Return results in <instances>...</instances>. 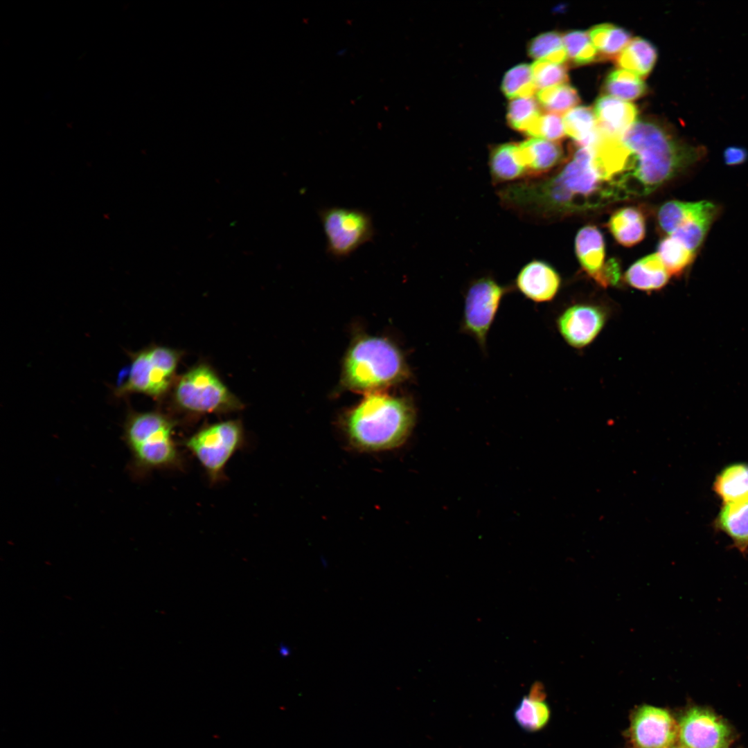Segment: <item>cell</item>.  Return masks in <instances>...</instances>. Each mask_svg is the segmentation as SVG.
Returning <instances> with one entry per match:
<instances>
[{
  "mask_svg": "<svg viewBox=\"0 0 748 748\" xmlns=\"http://www.w3.org/2000/svg\"><path fill=\"white\" fill-rule=\"evenodd\" d=\"M620 139L628 151L621 183L626 198L650 194L706 154L704 146L684 143L650 122L636 121Z\"/></svg>",
  "mask_w": 748,
  "mask_h": 748,
  "instance_id": "obj_1",
  "label": "cell"
},
{
  "mask_svg": "<svg viewBox=\"0 0 748 748\" xmlns=\"http://www.w3.org/2000/svg\"><path fill=\"white\" fill-rule=\"evenodd\" d=\"M415 420V408L409 400L373 392L348 411L344 427L355 448L377 452L402 445Z\"/></svg>",
  "mask_w": 748,
  "mask_h": 748,
  "instance_id": "obj_2",
  "label": "cell"
},
{
  "mask_svg": "<svg viewBox=\"0 0 748 748\" xmlns=\"http://www.w3.org/2000/svg\"><path fill=\"white\" fill-rule=\"evenodd\" d=\"M175 427V420L159 411L128 412L123 437L131 454L130 467L134 475L182 467L183 458L174 437Z\"/></svg>",
  "mask_w": 748,
  "mask_h": 748,
  "instance_id": "obj_3",
  "label": "cell"
},
{
  "mask_svg": "<svg viewBox=\"0 0 748 748\" xmlns=\"http://www.w3.org/2000/svg\"><path fill=\"white\" fill-rule=\"evenodd\" d=\"M409 375L402 354L394 344L380 337L358 339L349 349L344 363V384L359 391L375 392Z\"/></svg>",
  "mask_w": 748,
  "mask_h": 748,
  "instance_id": "obj_4",
  "label": "cell"
},
{
  "mask_svg": "<svg viewBox=\"0 0 748 748\" xmlns=\"http://www.w3.org/2000/svg\"><path fill=\"white\" fill-rule=\"evenodd\" d=\"M558 172L551 175L573 213L599 208L622 198L600 171L594 151L576 144Z\"/></svg>",
  "mask_w": 748,
  "mask_h": 748,
  "instance_id": "obj_5",
  "label": "cell"
},
{
  "mask_svg": "<svg viewBox=\"0 0 748 748\" xmlns=\"http://www.w3.org/2000/svg\"><path fill=\"white\" fill-rule=\"evenodd\" d=\"M172 399L179 411L195 416L238 411L243 404L208 365H196L177 378Z\"/></svg>",
  "mask_w": 748,
  "mask_h": 748,
  "instance_id": "obj_6",
  "label": "cell"
},
{
  "mask_svg": "<svg viewBox=\"0 0 748 748\" xmlns=\"http://www.w3.org/2000/svg\"><path fill=\"white\" fill-rule=\"evenodd\" d=\"M180 357L178 350L161 346H149L132 353L126 380L116 389V394L142 393L160 398L175 382Z\"/></svg>",
  "mask_w": 748,
  "mask_h": 748,
  "instance_id": "obj_7",
  "label": "cell"
},
{
  "mask_svg": "<svg viewBox=\"0 0 748 748\" xmlns=\"http://www.w3.org/2000/svg\"><path fill=\"white\" fill-rule=\"evenodd\" d=\"M244 431L238 420H226L201 427L184 440L183 445L202 466L210 482L224 477V468L244 445Z\"/></svg>",
  "mask_w": 748,
  "mask_h": 748,
  "instance_id": "obj_8",
  "label": "cell"
},
{
  "mask_svg": "<svg viewBox=\"0 0 748 748\" xmlns=\"http://www.w3.org/2000/svg\"><path fill=\"white\" fill-rule=\"evenodd\" d=\"M319 217L326 240V252L335 259L349 257L371 241L375 229L371 215L356 208L326 207Z\"/></svg>",
  "mask_w": 748,
  "mask_h": 748,
  "instance_id": "obj_9",
  "label": "cell"
},
{
  "mask_svg": "<svg viewBox=\"0 0 748 748\" xmlns=\"http://www.w3.org/2000/svg\"><path fill=\"white\" fill-rule=\"evenodd\" d=\"M511 288L492 277L483 276L474 279L466 289L460 329L474 339L483 351L501 301Z\"/></svg>",
  "mask_w": 748,
  "mask_h": 748,
  "instance_id": "obj_10",
  "label": "cell"
},
{
  "mask_svg": "<svg viewBox=\"0 0 748 748\" xmlns=\"http://www.w3.org/2000/svg\"><path fill=\"white\" fill-rule=\"evenodd\" d=\"M678 741L683 748H727L731 741L730 726L713 711L688 709L678 723Z\"/></svg>",
  "mask_w": 748,
  "mask_h": 748,
  "instance_id": "obj_11",
  "label": "cell"
},
{
  "mask_svg": "<svg viewBox=\"0 0 748 748\" xmlns=\"http://www.w3.org/2000/svg\"><path fill=\"white\" fill-rule=\"evenodd\" d=\"M630 732L636 748H670L678 740L679 726L666 710L643 705L633 714Z\"/></svg>",
  "mask_w": 748,
  "mask_h": 748,
  "instance_id": "obj_12",
  "label": "cell"
},
{
  "mask_svg": "<svg viewBox=\"0 0 748 748\" xmlns=\"http://www.w3.org/2000/svg\"><path fill=\"white\" fill-rule=\"evenodd\" d=\"M606 313L591 304H576L566 309L557 319L559 332L570 346L582 348L591 344L600 332Z\"/></svg>",
  "mask_w": 748,
  "mask_h": 748,
  "instance_id": "obj_13",
  "label": "cell"
},
{
  "mask_svg": "<svg viewBox=\"0 0 748 748\" xmlns=\"http://www.w3.org/2000/svg\"><path fill=\"white\" fill-rule=\"evenodd\" d=\"M560 285L558 272L548 263L532 260L519 271L515 287L527 299L535 303L551 301L557 294Z\"/></svg>",
  "mask_w": 748,
  "mask_h": 748,
  "instance_id": "obj_14",
  "label": "cell"
},
{
  "mask_svg": "<svg viewBox=\"0 0 748 748\" xmlns=\"http://www.w3.org/2000/svg\"><path fill=\"white\" fill-rule=\"evenodd\" d=\"M594 114L603 134L621 137L636 122L638 111L632 103L610 96H601L595 102Z\"/></svg>",
  "mask_w": 748,
  "mask_h": 748,
  "instance_id": "obj_15",
  "label": "cell"
},
{
  "mask_svg": "<svg viewBox=\"0 0 748 748\" xmlns=\"http://www.w3.org/2000/svg\"><path fill=\"white\" fill-rule=\"evenodd\" d=\"M518 152L530 179L541 177L563 161L558 142L531 138L518 144Z\"/></svg>",
  "mask_w": 748,
  "mask_h": 748,
  "instance_id": "obj_16",
  "label": "cell"
},
{
  "mask_svg": "<svg viewBox=\"0 0 748 748\" xmlns=\"http://www.w3.org/2000/svg\"><path fill=\"white\" fill-rule=\"evenodd\" d=\"M575 249L582 269L600 285L607 287L605 243L601 232L594 226H584L577 233Z\"/></svg>",
  "mask_w": 748,
  "mask_h": 748,
  "instance_id": "obj_17",
  "label": "cell"
},
{
  "mask_svg": "<svg viewBox=\"0 0 748 748\" xmlns=\"http://www.w3.org/2000/svg\"><path fill=\"white\" fill-rule=\"evenodd\" d=\"M713 526L731 540L733 548L748 553V501L722 504Z\"/></svg>",
  "mask_w": 748,
  "mask_h": 748,
  "instance_id": "obj_18",
  "label": "cell"
},
{
  "mask_svg": "<svg viewBox=\"0 0 748 748\" xmlns=\"http://www.w3.org/2000/svg\"><path fill=\"white\" fill-rule=\"evenodd\" d=\"M488 166L492 181L496 184L513 183L526 176L516 143H504L493 147L490 152Z\"/></svg>",
  "mask_w": 748,
  "mask_h": 748,
  "instance_id": "obj_19",
  "label": "cell"
},
{
  "mask_svg": "<svg viewBox=\"0 0 748 748\" xmlns=\"http://www.w3.org/2000/svg\"><path fill=\"white\" fill-rule=\"evenodd\" d=\"M670 275L657 253L646 256L632 264L625 274L626 282L643 291L658 290L668 282Z\"/></svg>",
  "mask_w": 748,
  "mask_h": 748,
  "instance_id": "obj_20",
  "label": "cell"
},
{
  "mask_svg": "<svg viewBox=\"0 0 748 748\" xmlns=\"http://www.w3.org/2000/svg\"><path fill=\"white\" fill-rule=\"evenodd\" d=\"M713 489L723 504L748 501V463L725 466L716 475Z\"/></svg>",
  "mask_w": 748,
  "mask_h": 748,
  "instance_id": "obj_21",
  "label": "cell"
},
{
  "mask_svg": "<svg viewBox=\"0 0 748 748\" xmlns=\"http://www.w3.org/2000/svg\"><path fill=\"white\" fill-rule=\"evenodd\" d=\"M607 226L615 240L625 247L638 244L645 234V216L642 211L634 206L616 211L611 215Z\"/></svg>",
  "mask_w": 748,
  "mask_h": 748,
  "instance_id": "obj_22",
  "label": "cell"
},
{
  "mask_svg": "<svg viewBox=\"0 0 748 748\" xmlns=\"http://www.w3.org/2000/svg\"><path fill=\"white\" fill-rule=\"evenodd\" d=\"M717 204L706 201L703 209L689 221L679 226L671 235L688 250L697 253L702 245L712 224L720 214Z\"/></svg>",
  "mask_w": 748,
  "mask_h": 748,
  "instance_id": "obj_23",
  "label": "cell"
},
{
  "mask_svg": "<svg viewBox=\"0 0 748 748\" xmlns=\"http://www.w3.org/2000/svg\"><path fill=\"white\" fill-rule=\"evenodd\" d=\"M566 134L582 147H593L601 136L594 110L585 106L575 107L562 118Z\"/></svg>",
  "mask_w": 748,
  "mask_h": 748,
  "instance_id": "obj_24",
  "label": "cell"
},
{
  "mask_svg": "<svg viewBox=\"0 0 748 748\" xmlns=\"http://www.w3.org/2000/svg\"><path fill=\"white\" fill-rule=\"evenodd\" d=\"M657 57V49L650 42L636 37L631 39L615 61L618 66L645 78L652 71Z\"/></svg>",
  "mask_w": 748,
  "mask_h": 748,
  "instance_id": "obj_25",
  "label": "cell"
},
{
  "mask_svg": "<svg viewBox=\"0 0 748 748\" xmlns=\"http://www.w3.org/2000/svg\"><path fill=\"white\" fill-rule=\"evenodd\" d=\"M540 688L537 685L533 686L529 695L522 697L513 712L517 724L527 732L539 731L547 724L550 717L549 706L544 702Z\"/></svg>",
  "mask_w": 748,
  "mask_h": 748,
  "instance_id": "obj_26",
  "label": "cell"
},
{
  "mask_svg": "<svg viewBox=\"0 0 748 748\" xmlns=\"http://www.w3.org/2000/svg\"><path fill=\"white\" fill-rule=\"evenodd\" d=\"M588 33L600 60H616L631 41L629 32L609 24L595 26Z\"/></svg>",
  "mask_w": 748,
  "mask_h": 748,
  "instance_id": "obj_27",
  "label": "cell"
},
{
  "mask_svg": "<svg viewBox=\"0 0 748 748\" xmlns=\"http://www.w3.org/2000/svg\"><path fill=\"white\" fill-rule=\"evenodd\" d=\"M706 200L683 202L670 200L659 209L657 222L661 230L671 235L679 226L698 214L704 207Z\"/></svg>",
  "mask_w": 748,
  "mask_h": 748,
  "instance_id": "obj_28",
  "label": "cell"
},
{
  "mask_svg": "<svg viewBox=\"0 0 748 748\" xmlns=\"http://www.w3.org/2000/svg\"><path fill=\"white\" fill-rule=\"evenodd\" d=\"M605 91L621 100H632L641 97L646 85L637 75L625 69L612 71L604 83Z\"/></svg>",
  "mask_w": 748,
  "mask_h": 748,
  "instance_id": "obj_29",
  "label": "cell"
},
{
  "mask_svg": "<svg viewBox=\"0 0 748 748\" xmlns=\"http://www.w3.org/2000/svg\"><path fill=\"white\" fill-rule=\"evenodd\" d=\"M657 254L670 276H680L691 265L696 254L672 236L662 239Z\"/></svg>",
  "mask_w": 748,
  "mask_h": 748,
  "instance_id": "obj_30",
  "label": "cell"
},
{
  "mask_svg": "<svg viewBox=\"0 0 748 748\" xmlns=\"http://www.w3.org/2000/svg\"><path fill=\"white\" fill-rule=\"evenodd\" d=\"M538 103L548 112L565 114L580 101L575 88L567 84L539 90L536 92Z\"/></svg>",
  "mask_w": 748,
  "mask_h": 748,
  "instance_id": "obj_31",
  "label": "cell"
},
{
  "mask_svg": "<svg viewBox=\"0 0 748 748\" xmlns=\"http://www.w3.org/2000/svg\"><path fill=\"white\" fill-rule=\"evenodd\" d=\"M528 51L536 60L563 64L568 60L562 37L555 32L542 33L533 38Z\"/></svg>",
  "mask_w": 748,
  "mask_h": 748,
  "instance_id": "obj_32",
  "label": "cell"
},
{
  "mask_svg": "<svg viewBox=\"0 0 748 748\" xmlns=\"http://www.w3.org/2000/svg\"><path fill=\"white\" fill-rule=\"evenodd\" d=\"M501 89L510 99L533 96L537 89L531 66L520 64L510 69L504 75Z\"/></svg>",
  "mask_w": 748,
  "mask_h": 748,
  "instance_id": "obj_33",
  "label": "cell"
},
{
  "mask_svg": "<svg viewBox=\"0 0 748 748\" xmlns=\"http://www.w3.org/2000/svg\"><path fill=\"white\" fill-rule=\"evenodd\" d=\"M562 40L567 58L573 64L584 65L600 60L588 33L570 31L562 36Z\"/></svg>",
  "mask_w": 748,
  "mask_h": 748,
  "instance_id": "obj_34",
  "label": "cell"
},
{
  "mask_svg": "<svg viewBox=\"0 0 748 748\" xmlns=\"http://www.w3.org/2000/svg\"><path fill=\"white\" fill-rule=\"evenodd\" d=\"M540 114L539 103L533 96L518 98L510 102L507 120L511 127L526 133Z\"/></svg>",
  "mask_w": 748,
  "mask_h": 748,
  "instance_id": "obj_35",
  "label": "cell"
},
{
  "mask_svg": "<svg viewBox=\"0 0 748 748\" xmlns=\"http://www.w3.org/2000/svg\"><path fill=\"white\" fill-rule=\"evenodd\" d=\"M531 67L537 90L563 84L569 80L567 67L562 64L536 60Z\"/></svg>",
  "mask_w": 748,
  "mask_h": 748,
  "instance_id": "obj_36",
  "label": "cell"
},
{
  "mask_svg": "<svg viewBox=\"0 0 748 748\" xmlns=\"http://www.w3.org/2000/svg\"><path fill=\"white\" fill-rule=\"evenodd\" d=\"M526 134L533 138L558 142L566 135L563 119L557 114L541 113Z\"/></svg>",
  "mask_w": 748,
  "mask_h": 748,
  "instance_id": "obj_37",
  "label": "cell"
},
{
  "mask_svg": "<svg viewBox=\"0 0 748 748\" xmlns=\"http://www.w3.org/2000/svg\"><path fill=\"white\" fill-rule=\"evenodd\" d=\"M723 161L728 166H736L744 163L748 159V151L738 145H731L724 149Z\"/></svg>",
  "mask_w": 748,
  "mask_h": 748,
  "instance_id": "obj_38",
  "label": "cell"
},
{
  "mask_svg": "<svg viewBox=\"0 0 748 748\" xmlns=\"http://www.w3.org/2000/svg\"><path fill=\"white\" fill-rule=\"evenodd\" d=\"M670 748H683V747H682L681 746H677V747L673 746V747H671Z\"/></svg>",
  "mask_w": 748,
  "mask_h": 748,
  "instance_id": "obj_39",
  "label": "cell"
}]
</instances>
